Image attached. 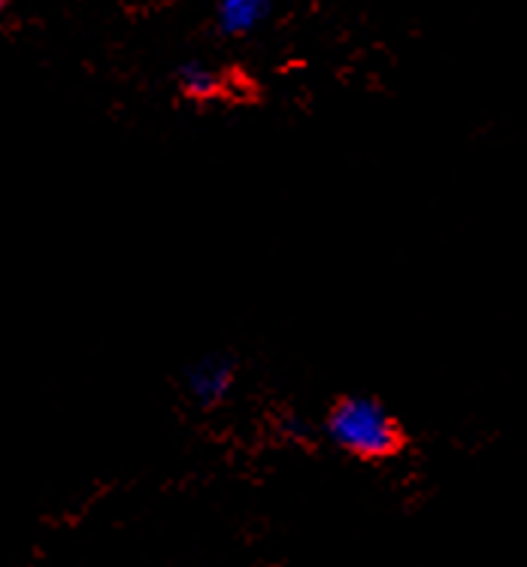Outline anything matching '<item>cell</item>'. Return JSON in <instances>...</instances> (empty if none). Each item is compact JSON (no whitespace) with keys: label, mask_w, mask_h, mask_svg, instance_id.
Instances as JSON below:
<instances>
[{"label":"cell","mask_w":527,"mask_h":567,"mask_svg":"<svg viewBox=\"0 0 527 567\" xmlns=\"http://www.w3.org/2000/svg\"><path fill=\"white\" fill-rule=\"evenodd\" d=\"M321 441L358 464L397 462L413 446V434L379 394L343 392L321 413Z\"/></svg>","instance_id":"cell-1"},{"label":"cell","mask_w":527,"mask_h":567,"mask_svg":"<svg viewBox=\"0 0 527 567\" xmlns=\"http://www.w3.org/2000/svg\"><path fill=\"white\" fill-rule=\"evenodd\" d=\"M242 361L230 349H207L179 371V392L200 413H216L240 389Z\"/></svg>","instance_id":"cell-2"},{"label":"cell","mask_w":527,"mask_h":567,"mask_svg":"<svg viewBox=\"0 0 527 567\" xmlns=\"http://www.w3.org/2000/svg\"><path fill=\"white\" fill-rule=\"evenodd\" d=\"M173 92L188 106L237 104L242 97H249V82L237 80L234 70L188 59L173 70Z\"/></svg>","instance_id":"cell-3"},{"label":"cell","mask_w":527,"mask_h":567,"mask_svg":"<svg viewBox=\"0 0 527 567\" xmlns=\"http://www.w3.org/2000/svg\"><path fill=\"white\" fill-rule=\"evenodd\" d=\"M282 0H216L213 28L221 40H249L273 22Z\"/></svg>","instance_id":"cell-4"},{"label":"cell","mask_w":527,"mask_h":567,"mask_svg":"<svg viewBox=\"0 0 527 567\" xmlns=\"http://www.w3.org/2000/svg\"><path fill=\"white\" fill-rule=\"evenodd\" d=\"M279 434L291 443H312V441H321V429L319 425H312L310 419L298 416V413H286L282 422H279Z\"/></svg>","instance_id":"cell-5"}]
</instances>
